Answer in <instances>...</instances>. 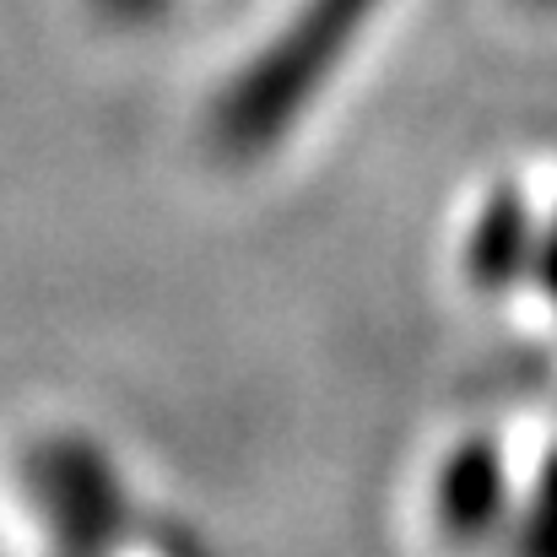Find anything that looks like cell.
<instances>
[{"mask_svg": "<svg viewBox=\"0 0 557 557\" xmlns=\"http://www.w3.org/2000/svg\"><path fill=\"white\" fill-rule=\"evenodd\" d=\"M379 0H304L287 27L227 82L211 114V141L227 158H260L276 147L309 98L325 87L331 65L352 49L358 27Z\"/></svg>", "mask_w": 557, "mask_h": 557, "instance_id": "6da1fadb", "label": "cell"}, {"mask_svg": "<svg viewBox=\"0 0 557 557\" xmlns=\"http://www.w3.org/2000/svg\"><path fill=\"white\" fill-rule=\"evenodd\" d=\"M444 515H449L460 531H476V525L493 515V460H487V455H460V460L449 466Z\"/></svg>", "mask_w": 557, "mask_h": 557, "instance_id": "7a4b0ae2", "label": "cell"}, {"mask_svg": "<svg viewBox=\"0 0 557 557\" xmlns=\"http://www.w3.org/2000/svg\"><path fill=\"white\" fill-rule=\"evenodd\" d=\"M103 5H109L114 16H131V22H136V16H152L163 0H103Z\"/></svg>", "mask_w": 557, "mask_h": 557, "instance_id": "3957f363", "label": "cell"}]
</instances>
